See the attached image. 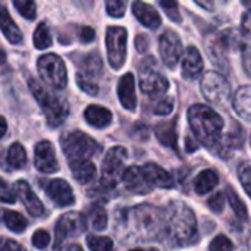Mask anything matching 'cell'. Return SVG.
Returning <instances> with one entry per match:
<instances>
[{
    "label": "cell",
    "mask_w": 251,
    "mask_h": 251,
    "mask_svg": "<svg viewBox=\"0 0 251 251\" xmlns=\"http://www.w3.org/2000/svg\"><path fill=\"white\" fill-rule=\"evenodd\" d=\"M159 50L163 63L168 68L174 69L178 65L182 54V43L178 34L175 31H166L165 34H162L159 40Z\"/></svg>",
    "instance_id": "12"
},
{
    "label": "cell",
    "mask_w": 251,
    "mask_h": 251,
    "mask_svg": "<svg viewBox=\"0 0 251 251\" xmlns=\"http://www.w3.org/2000/svg\"><path fill=\"white\" fill-rule=\"evenodd\" d=\"M118 96L121 104L129 110L134 112L137 107V96H135V82H134V75L131 72L125 74L118 84Z\"/></svg>",
    "instance_id": "18"
},
{
    "label": "cell",
    "mask_w": 251,
    "mask_h": 251,
    "mask_svg": "<svg viewBox=\"0 0 251 251\" xmlns=\"http://www.w3.org/2000/svg\"><path fill=\"white\" fill-rule=\"evenodd\" d=\"M0 29L9 43H12V44L22 43V32L18 28V25L13 22V19L10 18L4 4H0Z\"/></svg>",
    "instance_id": "21"
},
{
    "label": "cell",
    "mask_w": 251,
    "mask_h": 251,
    "mask_svg": "<svg viewBox=\"0 0 251 251\" xmlns=\"http://www.w3.org/2000/svg\"><path fill=\"white\" fill-rule=\"evenodd\" d=\"M7 163L13 169H22L26 165V153L25 149L19 143H13L7 150Z\"/></svg>",
    "instance_id": "27"
},
{
    "label": "cell",
    "mask_w": 251,
    "mask_h": 251,
    "mask_svg": "<svg viewBox=\"0 0 251 251\" xmlns=\"http://www.w3.org/2000/svg\"><path fill=\"white\" fill-rule=\"evenodd\" d=\"M125 224H129V234H134L132 237L137 241L156 238L163 226L159 210L149 204L125 210Z\"/></svg>",
    "instance_id": "3"
},
{
    "label": "cell",
    "mask_w": 251,
    "mask_h": 251,
    "mask_svg": "<svg viewBox=\"0 0 251 251\" xmlns=\"http://www.w3.org/2000/svg\"><path fill=\"white\" fill-rule=\"evenodd\" d=\"M68 251H84L79 246H71L69 249H68Z\"/></svg>",
    "instance_id": "53"
},
{
    "label": "cell",
    "mask_w": 251,
    "mask_h": 251,
    "mask_svg": "<svg viewBox=\"0 0 251 251\" xmlns=\"http://www.w3.org/2000/svg\"><path fill=\"white\" fill-rule=\"evenodd\" d=\"M87 246L91 251H113V241L109 237L88 235Z\"/></svg>",
    "instance_id": "31"
},
{
    "label": "cell",
    "mask_w": 251,
    "mask_h": 251,
    "mask_svg": "<svg viewBox=\"0 0 251 251\" xmlns=\"http://www.w3.org/2000/svg\"><path fill=\"white\" fill-rule=\"evenodd\" d=\"M209 249H210V251H234V244L228 237L218 235L216 238H213Z\"/></svg>",
    "instance_id": "37"
},
{
    "label": "cell",
    "mask_w": 251,
    "mask_h": 251,
    "mask_svg": "<svg viewBox=\"0 0 251 251\" xmlns=\"http://www.w3.org/2000/svg\"><path fill=\"white\" fill-rule=\"evenodd\" d=\"M46 193L59 207H66L75 203L74 191L71 185L63 179H51L46 185Z\"/></svg>",
    "instance_id": "14"
},
{
    "label": "cell",
    "mask_w": 251,
    "mask_h": 251,
    "mask_svg": "<svg viewBox=\"0 0 251 251\" xmlns=\"http://www.w3.org/2000/svg\"><path fill=\"white\" fill-rule=\"evenodd\" d=\"M140 75V88L144 94L150 97L162 96L168 91L169 82L168 79L157 71L156 62L153 57H147L140 63L138 68Z\"/></svg>",
    "instance_id": "7"
},
{
    "label": "cell",
    "mask_w": 251,
    "mask_h": 251,
    "mask_svg": "<svg viewBox=\"0 0 251 251\" xmlns=\"http://www.w3.org/2000/svg\"><path fill=\"white\" fill-rule=\"evenodd\" d=\"M200 87L204 99L210 104L222 109L228 104L231 99V85L222 74L216 71H207L201 79Z\"/></svg>",
    "instance_id": "6"
},
{
    "label": "cell",
    "mask_w": 251,
    "mask_h": 251,
    "mask_svg": "<svg viewBox=\"0 0 251 251\" xmlns=\"http://www.w3.org/2000/svg\"><path fill=\"white\" fill-rule=\"evenodd\" d=\"M126 29L124 26H109L106 31L107 59L113 69H121L126 59Z\"/></svg>",
    "instance_id": "11"
},
{
    "label": "cell",
    "mask_w": 251,
    "mask_h": 251,
    "mask_svg": "<svg viewBox=\"0 0 251 251\" xmlns=\"http://www.w3.org/2000/svg\"><path fill=\"white\" fill-rule=\"evenodd\" d=\"M28 87H29L32 96L35 97V100L40 103V106L47 118V124L53 128L62 125L69 113L68 101L62 97L51 94L49 90H46L40 82H37L32 78L28 81Z\"/></svg>",
    "instance_id": "4"
},
{
    "label": "cell",
    "mask_w": 251,
    "mask_h": 251,
    "mask_svg": "<svg viewBox=\"0 0 251 251\" xmlns=\"http://www.w3.org/2000/svg\"><path fill=\"white\" fill-rule=\"evenodd\" d=\"M185 149H187L188 153H193V151H196L199 149V144L194 140H191L190 137H187L185 138Z\"/></svg>",
    "instance_id": "48"
},
{
    "label": "cell",
    "mask_w": 251,
    "mask_h": 251,
    "mask_svg": "<svg viewBox=\"0 0 251 251\" xmlns=\"http://www.w3.org/2000/svg\"><path fill=\"white\" fill-rule=\"evenodd\" d=\"M76 82H78V87H79L84 93H87V94H90V96H96V94L99 93L97 84L93 82V81L90 79V76L84 75L82 72H79V74L76 75Z\"/></svg>",
    "instance_id": "35"
},
{
    "label": "cell",
    "mask_w": 251,
    "mask_h": 251,
    "mask_svg": "<svg viewBox=\"0 0 251 251\" xmlns=\"http://www.w3.org/2000/svg\"><path fill=\"white\" fill-rule=\"evenodd\" d=\"M91 225L96 231H103L107 226V213L103 207H94L91 212Z\"/></svg>",
    "instance_id": "34"
},
{
    "label": "cell",
    "mask_w": 251,
    "mask_h": 251,
    "mask_svg": "<svg viewBox=\"0 0 251 251\" xmlns=\"http://www.w3.org/2000/svg\"><path fill=\"white\" fill-rule=\"evenodd\" d=\"M226 196H228V201L232 207V210L235 212V215L243 219V221H247L249 219V212H247V206L244 204V201L238 197V194L235 193V190L232 187H228L226 188Z\"/></svg>",
    "instance_id": "29"
},
{
    "label": "cell",
    "mask_w": 251,
    "mask_h": 251,
    "mask_svg": "<svg viewBox=\"0 0 251 251\" xmlns=\"http://www.w3.org/2000/svg\"><path fill=\"white\" fill-rule=\"evenodd\" d=\"M172 110H174V99H169V97H165V99L159 100L153 107V112L156 115H160V116H166Z\"/></svg>",
    "instance_id": "41"
},
{
    "label": "cell",
    "mask_w": 251,
    "mask_h": 251,
    "mask_svg": "<svg viewBox=\"0 0 251 251\" xmlns=\"http://www.w3.org/2000/svg\"><path fill=\"white\" fill-rule=\"evenodd\" d=\"M69 169L72 172V176L79 184H88L97 175L96 166L90 160H75V162H69Z\"/></svg>",
    "instance_id": "25"
},
{
    "label": "cell",
    "mask_w": 251,
    "mask_h": 251,
    "mask_svg": "<svg viewBox=\"0 0 251 251\" xmlns=\"http://www.w3.org/2000/svg\"><path fill=\"white\" fill-rule=\"evenodd\" d=\"M84 75H99L103 71V65H101V59L99 54L93 53L90 56H87L85 62H84Z\"/></svg>",
    "instance_id": "33"
},
{
    "label": "cell",
    "mask_w": 251,
    "mask_h": 251,
    "mask_svg": "<svg viewBox=\"0 0 251 251\" xmlns=\"http://www.w3.org/2000/svg\"><path fill=\"white\" fill-rule=\"evenodd\" d=\"M188 122L196 138L206 147L213 149L221 143L224 119L209 106L194 104L188 109Z\"/></svg>",
    "instance_id": "1"
},
{
    "label": "cell",
    "mask_w": 251,
    "mask_h": 251,
    "mask_svg": "<svg viewBox=\"0 0 251 251\" xmlns=\"http://www.w3.org/2000/svg\"><path fill=\"white\" fill-rule=\"evenodd\" d=\"M243 26H244L246 34H249V32H250V12H246V13H244V18H243Z\"/></svg>",
    "instance_id": "49"
},
{
    "label": "cell",
    "mask_w": 251,
    "mask_h": 251,
    "mask_svg": "<svg viewBox=\"0 0 251 251\" xmlns=\"http://www.w3.org/2000/svg\"><path fill=\"white\" fill-rule=\"evenodd\" d=\"M156 137L157 140L174 150H178V134H176V119L166 121L157 125L156 128Z\"/></svg>",
    "instance_id": "23"
},
{
    "label": "cell",
    "mask_w": 251,
    "mask_h": 251,
    "mask_svg": "<svg viewBox=\"0 0 251 251\" xmlns=\"http://www.w3.org/2000/svg\"><path fill=\"white\" fill-rule=\"evenodd\" d=\"M106 9L107 13L113 18H122L125 15V9H126V3L121 1V0H107L106 1Z\"/></svg>",
    "instance_id": "38"
},
{
    "label": "cell",
    "mask_w": 251,
    "mask_h": 251,
    "mask_svg": "<svg viewBox=\"0 0 251 251\" xmlns=\"http://www.w3.org/2000/svg\"><path fill=\"white\" fill-rule=\"evenodd\" d=\"M238 174H240V181L243 184V188L246 191V194L250 193L251 188V169H250V163L249 162H244L240 169H238Z\"/></svg>",
    "instance_id": "40"
},
{
    "label": "cell",
    "mask_w": 251,
    "mask_h": 251,
    "mask_svg": "<svg viewBox=\"0 0 251 251\" xmlns=\"http://www.w3.org/2000/svg\"><path fill=\"white\" fill-rule=\"evenodd\" d=\"M160 6L165 9L166 15L169 16V19H172L174 22H181L182 21V16H181V12H179V6L176 1H172V0H162L160 1Z\"/></svg>",
    "instance_id": "36"
},
{
    "label": "cell",
    "mask_w": 251,
    "mask_h": 251,
    "mask_svg": "<svg viewBox=\"0 0 251 251\" xmlns=\"http://www.w3.org/2000/svg\"><path fill=\"white\" fill-rule=\"evenodd\" d=\"M13 191L15 194L21 199V201L24 203L25 209L28 210V213L34 218H38L44 213V206L40 201V199L35 196V193L31 190V187L25 182V181H18L13 185Z\"/></svg>",
    "instance_id": "15"
},
{
    "label": "cell",
    "mask_w": 251,
    "mask_h": 251,
    "mask_svg": "<svg viewBox=\"0 0 251 251\" xmlns=\"http://www.w3.org/2000/svg\"><path fill=\"white\" fill-rule=\"evenodd\" d=\"M6 129H7V124H6L4 118L0 116V138L6 134Z\"/></svg>",
    "instance_id": "50"
},
{
    "label": "cell",
    "mask_w": 251,
    "mask_h": 251,
    "mask_svg": "<svg viewBox=\"0 0 251 251\" xmlns=\"http://www.w3.org/2000/svg\"><path fill=\"white\" fill-rule=\"evenodd\" d=\"M122 182L125 185V188L132 193V194H149L151 193V187L146 182L141 171L138 166H131L128 169H125L124 175H122Z\"/></svg>",
    "instance_id": "17"
},
{
    "label": "cell",
    "mask_w": 251,
    "mask_h": 251,
    "mask_svg": "<svg viewBox=\"0 0 251 251\" xmlns=\"http://www.w3.org/2000/svg\"><path fill=\"white\" fill-rule=\"evenodd\" d=\"M125 160H126V150L121 146L112 147L101 165V175L103 181L101 184L106 185V188H113L115 184L122 178L125 172Z\"/></svg>",
    "instance_id": "10"
},
{
    "label": "cell",
    "mask_w": 251,
    "mask_h": 251,
    "mask_svg": "<svg viewBox=\"0 0 251 251\" xmlns=\"http://www.w3.org/2000/svg\"><path fill=\"white\" fill-rule=\"evenodd\" d=\"M94 38H96V32H94V29H93V28H90V26H84V28L81 29L79 40H81L82 43H91Z\"/></svg>",
    "instance_id": "45"
},
{
    "label": "cell",
    "mask_w": 251,
    "mask_h": 251,
    "mask_svg": "<svg viewBox=\"0 0 251 251\" xmlns=\"http://www.w3.org/2000/svg\"><path fill=\"white\" fill-rule=\"evenodd\" d=\"M85 121L88 122V125L94 126V128H106L107 125H110L112 122V112L103 106H97V104H91L85 109L84 112Z\"/></svg>",
    "instance_id": "22"
},
{
    "label": "cell",
    "mask_w": 251,
    "mask_h": 251,
    "mask_svg": "<svg viewBox=\"0 0 251 251\" xmlns=\"http://www.w3.org/2000/svg\"><path fill=\"white\" fill-rule=\"evenodd\" d=\"M196 3H197L199 6H201V7H207V9H212V6H213L212 3H200V1H196Z\"/></svg>",
    "instance_id": "51"
},
{
    "label": "cell",
    "mask_w": 251,
    "mask_h": 251,
    "mask_svg": "<svg viewBox=\"0 0 251 251\" xmlns=\"http://www.w3.org/2000/svg\"><path fill=\"white\" fill-rule=\"evenodd\" d=\"M87 229V219L82 213L69 212L59 218L54 228V251H60L68 238L76 237Z\"/></svg>",
    "instance_id": "9"
},
{
    "label": "cell",
    "mask_w": 251,
    "mask_h": 251,
    "mask_svg": "<svg viewBox=\"0 0 251 251\" xmlns=\"http://www.w3.org/2000/svg\"><path fill=\"white\" fill-rule=\"evenodd\" d=\"M3 222L6 224L7 229H10L12 232H16V234L24 232L26 229V226H28L26 219L21 213L13 212V210H4V213H3Z\"/></svg>",
    "instance_id": "28"
},
{
    "label": "cell",
    "mask_w": 251,
    "mask_h": 251,
    "mask_svg": "<svg viewBox=\"0 0 251 251\" xmlns=\"http://www.w3.org/2000/svg\"><path fill=\"white\" fill-rule=\"evenodd\" d=\"M209 209L213 213H222L224 207H225V194L222 193H216L215 196H212L207 201Z\"/></svg>",
    "instance_id": "42"
},
{
    "label": "cell",
    "mask_w": 251,
    "mask_h": 251,
    "mask_svg": "<svg viewBox=\"0 0 251 251\" xmlns=\"http://www.w3.org/2000/svg\"><path fill=\"white\" fill-rule=\"evenodd\" d=\"M62 149L69 162L88 160L100 151V146L96 140L81 131L66 132L62 137Z\"/></svg>",
    "instance_id": "5"
},
{
    "label": "cell",
    "mask_w": 251,
    "mask_h": 251,
    "mask_svg": "<svg viewBox=\"0 0 251 251\" xmlns=\"http://www.w3.org/2000/svg\"><path fill=\"white\" fill-rule=\"evenodd\" d=\"M251 88L250 85H243L238 88L232 99V106L234 110L244 119L250 121L251 119Z\"/></svg>",
    "instance_id": "24"
},
{
    "label": "cell",
    "mask_w": 251,
    "mask_h": 251,
    "mask_svg": "<svg viewBox=\"0 0 251 251\" xmlns=\"http://www.w3.org/2000/svg\"><path fill=\"white\" fill-rule=\"evenodd\" d=\"M166 231L175 246H187L196 240L197 221L194 212L182 201H172L168 206Z\"/></svg>",
    "instance_id": "2"
},
{
    "label": "cell",
    "mask_w": 251,
    "mask_h": 251,
    "mask_svg": "<svg viewBox=\"0 0 251 251\" xmlns=\"http://www.w3.org/2000/svg\"><path fill=\"white\" fill-rule=\"evenodd\" d=\"M0 251H26L19 243L9 240V238H0Z\"/></svg>",
    "instance_id": "44"
},
{
    "label": "cell",
    "mask_w": 251,
    "mask_h": 251,
    "mask_svg": "<svg viewBox=\"0 0 251 251\" xmlns=\"http://www.w3.org/2000/svg\"><path fill=\"white\" fill-rule=\"evenodd\" d=\"M37 68H38L40 78L50 87L57 88V90H62L66 87V82H68L66 68H65L63 60L57 54L49 53V54L40 56L37 62Z\"/></svg>",
    "instance_id": "8"
},
{
    "label": "cell",
    "mask_w": 251,
    "mask_h": 251,
    "mask_svg": "<svg viewBox=\"0 0 251 251\" xmlns=\"http://www.w3.org/2000/svg\"><path fill=\"white\" fill-rule=\"evenodd\" d=\"M32 41H34V46L35 49L38 50H44L47 47L51 46V35H50V31L47 28V25L44 22H41L37 29L34 31V37H32Z\"/></svg>",
    "instance_id": "30"
},
{
    "label": "cell",
    "mask_w": 251,
    "mask_h": 251,
    "mask_svg": "<svg viewBox=\"0 0 251 251\" xmlns=\"http://www.w3.org/2000/svg\"><path fill=\"white\" fill-rule=\"evenodd\" d=\"M13 6L25 19H29V21L35 19L37 12H35V3L34 1H31V0H15Z\"/></svg>",
    "instance_id": "32"
},
{
    "label": "cell",
    "mask_w": 251,
    "mask_h": 251,
    "mask_svg": "<svg viewBox=\"0 0 251 251\" xmlns=\"http://www.w3.org/2000/svg\"><path fill=\"white\" fill-rule=\"evenodd\" d=\"M203 72V59L197 47L190 46L182 59V75L187 79H196Z\"/></svg>",
    "instance_id": "20"
},
{
    "label": "cell",
    "mask_w": 251,
    "mask_h": 251,
    "mask_svg": "<svg viewBox=\"0 0 251 251\" xmlns=\"http://www.w3.org/2000/svg\"><path fill=\"white\" fill-rule=\"evenodd\" d=\"M135 47H137V50L140 53H144L149 49V38L144 34L137 35V38H135Z\"/></svg>",
    "instance_id": "46"
},
{
    "label": "cell",
    "mask_w": 251,
    "mask_h": 251,
    "mask_svg": "<svg viewBox=\"0 0 251 251\" xmlns=\"http://www.w3.org/2000/svg\"><path fill=\"white\" fill-rule=\"evenodd\" d=\"M243 57H244V68H246V72L250 74V46H249V44L244 46V54H243Z\"/></svg>",
    "instance_id": "47"
},
{
    "label": "cell",
    "mask_w": 251,
    "mask_h": 251,
    "mask_svg": "<svg viewBox=\"0 0 251 251\" xmlns=\"http://www.w3.org/2000/svg\"><path fill=\"white\" fill-rule=\"evenodd\" d=\"M0 201L1 203H15L16 201V194L13 191V188L9 187V184L0 178Z\"/></svg>",
    "instance_id": "39"
},
{
    "label": "cell",
    "mask_w": 251,
    "mask_h": 251,
    "mask_svg": "<svg viewBox=\"0 0 251 251\" xmlns=\"http://www.w3.org/2000/svg\"><path fill=\"white\" fill-rule=\"evenodd\" d=\"M34 163H35V168L43 174H54L59 171V163L56 159L54 147L51 146L50 141L43 140L35 146Z\"/></svg>",
    "instance_id": "13"
},
{
    "label": "cell",
    "mask_w": 251,
    "mask_h": 251,
    "mask_svg": "<svg viewBox=\"0 0 251 251\" xmlns=\"http://www.w3.org/2000/svg\"><path fill=\"white\" fill-rule=\"evenodd\" d=\"M132 13L144 26H147L150 29H156L162 24V18H160L159 12H156V9L153 6H150L149 3L135 1L132 4Z\"/></svg>",
    "instance_id": "19"
},
{
    "label": "cell",
    "mask_w": 251,
    "mask_h": 251,
    "mask_svg": "<svg viewBox=\"0 0 251 251\" xmlns=\"http://www.w3.org/2000/svg\"><path fill=\"white\" fill-rule=\"evenodd\" d=\"M49 243H50L49 232H46L43 229L34 232V235H32V244H34V247H37V249H46L49 246Z\"/></svg>",
    "instance_id": "43"
},
{
    "label": "cell",
    "mask_w": 251,
    "mask_h": 251,
    "mask_svg": "<svg viewBox=\"0 0 251 251\" xmlns=\"http://www.w3.org/2000/svg\"><path fill=\"white\" fill-rule=\"evenodd\" d=\"M131 251H159L156 249H149V250H143V249H137V250H131Z\"/></svg>",
    "instance_id": "54"
},
{
    "label": "cell",
    "mask_w": 251,
    "mask_h": 251,
    "mask_svg": "<svg viewBox=\"0 0 251 251\" xmlns=\"http://www.w3.org/2000/svg\"><path fill=\"white\" fill-rule=\"evenodd\" d=\"M219 184V176L213 169H206L203 172L199 174V176L194 179V190L197 194L203 196L207 194L209 191H212L213 188H216V185Z\"/></svg>",
    "instance_id": "26"
},
{
    "label": "cell",
    "mask_w": 251,
    "mask_h": 251,
    "mask_svg": "<svg viewBox=\"0 0 251 251\" xmlns=\"http://www.w3.org/2000/svg\"><path fill=\"white\" fill-rule=\"evenodd\" d=\"M146 182L153 188V187H157V188H163V190H169L174 187V179L172 176L163 169L160 168L159 165L156 163H146L144 166L140 168Z\"/></svg>",
    "instance_id": "16"
},
{
    "label": "cell",
    "mask_w": 251,
    "mask_h": 251,
    "mask_svg": "<svg viewBox=\"0 0 251 251\" xmlns=\"http://www.w3.org/2000/svg\"><path fill=\"white\" fill-rule=\"evenodd\" d=\"M6 62V54H4V51L3 50H0V65L1 63H4Z\"/></svg>",
    "instance_id": "52"
}]
</instances>
